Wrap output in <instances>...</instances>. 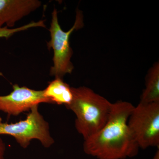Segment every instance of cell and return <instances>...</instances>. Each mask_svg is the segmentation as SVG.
Returning <instances> with one entry per match:
<instances>
[{
  "mask_svg": "<svg viewBox=\"0 0 159 159\" xmlns=\"http://www.w3.org/2000/svg\"><path fill=\"white\" fill-rule=\"evenodd\" d=\"M6 150L5 144L2 140L0 138V159H4V155Z\"/></svg>",
  "mask_w": 159,
  "mask_h": 159,
  "instance_id": "30bf717a",
  "label": "cell"
},
{
  "mask_svg": "<svg viewBox=\"0 0 159 159\" xmlns=\"http://www.w3.org/2000/svg\"><path fill=\"white\" fill-rule=\"evenodd\" d=\"M159 102V62H156L148 70L145 78V88L140 102Z\"/></svg>",
  "mask_w": 159,
  "mask_h": 159,
  "instance_id": "9c48e42d",
  "label": "cell"
},
{
  "mask_svg": "<svg viewBox=\"0 0 159 159\" xmlns=\"http://www.w3.org/2000/svg\"><path fill=\"white\" fill-rule=\"evenodd\" d=\"M2 122V119L1 117H0V123Z\"/></svg>",
  "mask_w": 159,
  "mask_h": 159,
  "instance_id": "7c38bea8",
  "label": "cell"
},
{
  "mask_svg": "<svg viewBox=\"0 0 159 159\" xmlns=\"http://www.w3.org/2000/svg\"><path fill=\"white\" fill-rule=\"evenodd\" d=\"M134 107L127 101L112 103L104 126L84 140V152L99 159H124L136 156L140 148L128 125Z\"/></svg>",
  "mask_w": 159,
  "mask_h": 159,
  "instance_id": "6da1fadb",
  "label": "cell"
},
{
  "mask_svg": "<svg viewBox=\"0 0 159 159\" xmlns=\"http://www.w3.org/2000/svg\"><path fill=\"white\" fill-rule=\"evenodd\" d=\"M36 0H0V30L6 24L14 27L15 23L41 6Z\"/></svg>",
  "mask_w": 159,
  "mask_h": 159,
  "instance_id": "52a82bcc",
  "label": "cell"
},
{
  "mask_svg": "<svg viewBox=\"0 0 159 159\" xmlns=\"http://www.w3.org/2000/svg\"><path fill=\"white\" fill-rule=\"evenodd\" d=\"M2 37V33L0 32V38Z\"/></svg>",
  "mask_w": 159,
  "mask_h": 159,
  "instance_id": "4fadbf2b",
  "label": "cell"
},
{
  "mask_svg": "<svg viewBox=\"0 0 159 159\" xmlns=\"http://www.w3.org/2000/svg\"><path fill=\"white\" fill-rule=\"evenodd\" d=\"M43 102L51 103L45 97L43 90H35L14 84L10 94L0 96V111L10 116H17Z\"/></svg>",
  "mask_w": 159,
  "mask_h": 159,
  "instance_id": "8992f818",
  "label": "cell"
},
{
  "mask_svg": "<svg viewBox=\"0 0 159 159\" xmlns=\"http://www.w3.org/2000/svg\"><path fill=\"white\" fill-rule=\"evenodd\" d=\"M0 134L13 137L20 145L26 148L33 139H37L46 148L54 143L49 131L48 123L38 110V106L32 107L25 119L15 123H0Z\"/></svg>",
  "mask_w": 159,
  "mask_h": 159,
  "instance_id": "277c9868",
  "label": "cell"
},
{
  "mask_svg": "<svg viewBox=\"0 0 159 159\" xmlns=\"http://www.w3.org/2000/svg\"><path fill=\"white\" fill-rule=\"evenodd\" d=\"M43 92L45 97L51 103L58 105H65L67 107L70 104L73 99L71 87L61 78H55L51 81Z\"/></svg>",
  "mask_w": 159,
  "mask_h": 159,
  "instance_id": "ba28073f",
  "label": "cell"
},
{
  "mask_svg": "<svg viewBox=\"0 0 159 159\" xmlns=\"http://www.w3.org/2000/svg\"><path fill=\"white\" fill-rule=\"evenodd\" d=\"M128 125L139 148H159V102H140L134 107L129 118Z\"/></svg>",
  "mask_w": 159,
  "mask_h": 159,
  "instance_id": "5b68a950",
  "label": "cell"
},
{
  "mask_svg": "<svg viewBox=\"0 0 159 159\" xmlns=\"http://www.w3.org/2000/svg\"><path fill=\"white\" fill-rule=\"evenodd\" d=\"M153 159H159V150H157V152L156 153Z\"/></svg>",
  "mask_w": 159,
  "mask_h": 159,
  "instance_id": "8fae6325",
  "label": "cell"
},
{
  "mask_svg": "<svg viewBox=\"0 0 159 159\" xmlns=\"http://www.w3.org/2000/svg\"><path fill=\"white\" fill-rule=\"evenodd\" d=\"M52 20L50 27L51 40L48 43V48L54 51V65L51 68L50 74L55 78L62 79L67 74H71L74 67L71 58L73 51L70 46V38L71 33L83 26V16L82 12L77 11L74 26L69 31H64L58 22L57 9H54L52 14Z\"/></svg>",
  "mask_w": 159,
  "mask_h": 159,
  "instance_id": "3957f363",
  "label": "cell"
},
{
  "mask_svg": "<svg viewBox=\"0 0 159 159\" xmlns=\"http://www.w3.org/2000/svg\"><path fill=\"white\" fill-rule=\"evenodd\" d=\"M71 89L73 99L66 107L76 115L75 127L85 140L105 125L110 115L112 103L87 87Z\"/></svg>",
  "mask_w": 159,
  "mask_h": 159,
  "instance_id": "7a4b0ae2",
  "label": "cell"
}]
</instances>
